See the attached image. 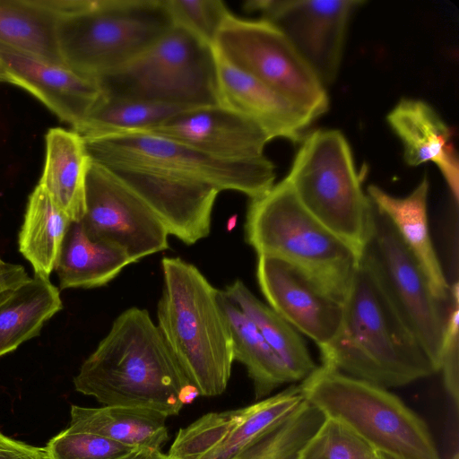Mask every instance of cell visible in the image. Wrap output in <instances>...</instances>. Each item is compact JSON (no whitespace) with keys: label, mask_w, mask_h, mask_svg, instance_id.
<instances>
[{"label":"cell","mask_w":459,"mask_h":459,"mask_svg":"<svg viewBox=\"0 0 459 459\" xmlns=\"http://www.w3.org/2000/svg\"><path fill=\"white\" fill-rule=\"evenodd\" d=\"M370 203L359 258L438 372L452 300L447 304L436 296L421 265L394 224Z\"/></svg>","instance_id":"obj_9"},{"label":"cell","mask_w":459,"mask_h":459,"mask_svg":"<svg viewBox=\"0 0 459 459\" xmlns=\"http://www.w3.org/2000/svg\"><path fill=\"white\" fill-rule=\"evenodd\" d=\"M429 180L424 177L404 197L394 196L376 185L368 186L367 195L373 204L391 221L419 261L436 296L441 301L450 304L451 286L435 251L429 229Z\"/></svg>","instance_id":"obj_21"},{"label":"cell","mask_w":459,"mask_h":459,"mask_svg":"<svg viewBox=\"0 0 459 459\" xmlns=\"http://www.w3.org/2000/svg\"><path fill=\"white\" fill-rule=\"evenodd\" d=\"M362 0H248L243 8L257 12L287 38L325 87L337 78L351 19Z\"/></svg>","instance_id":"obj_13"},{"label":"cell","mask_w":459,"mask_h":459,"mask_svg":"<svg viewBox=\"0 0 459 459\" xmlns=\"http://www.w3.org/2000/svg\"><path fill=\"white\" fill-rule=\"evenodd\" d=\"M161 270L157 326L199 394H221L228 386L234 357L221 290L180 257H163Z\"/></svg>","instance_id":"obj_3"},{"label":"cell","mask_w":459,"mask_h":459,"mask_svg":"<svg viewBox=\"0 0 459 459\" xmlns=\"http://www.w3.org/2000/svg\"><path fill=\"white\" fill-rule=\"evenodd\" d=\"M73 382L102 405L151 409L167 417L200 395L149 312L137 307L114 320Z\"/></svg>","instance_id":"obj_1"},{"label":"cell","mask_w":459,"mask_h":459,"mask_svg":"<svg viewBox=\"0 0 459 459\" xmlns=\"http://www.w3.org/2000/svg\"><path fill=\"white\" fill-rule=\"evenodd\" d=\"M107 169L150 206L169 235L193 245L210 234L212 213L220 193L213 186L154 169Z\"/></svg>","instance_id":"obj_16"},{"label":"cell","mask_w":459,"mask_h":459,"mask_svg":"<svg viewBox=\"0 0 459 459\" xmlns=\"http://www.w3.org/2000/svg\"><path fill=\"white\" fill-rule=\"evenodd\" d=\"M0 67L7 82L29 91L74 131L79 129L103 96L97 79L2 46Z\"/></svg>","instance_id":"obj_18"},{"label":"cell","mask_w":459,"mask_h":459,"mask_svg":"<svg viewBox=\"0 0 459 459\" xmlns=\"http://www.w3.org/2000/svg\"><path fill=\"white\" fill-rule=\"evenodd\" d=\"M187 107L104 95L75 132L82 138L146 131L188 109Z\"/></svg>","instance_id":"obj_30"},{"label":"cell","mask_w":459,"mask_h":459,"mask_svg":"<svg viewBox=\"0 0 459 459\" xmlns=\"http://www.w3.org/2000/svg\"><path fill=\"white\" fill-rule=\"evenodd\" d=\"M256 279L269 306L319 350L335 339L343 296L303 268L273 256L258 255Z\"/></svg>","instance_id":"obj_15"},{"label":"cell","mask_w":459,"mask_h":459,"mask_svg":"<svg viewBox=\"0 0 459 459\" xmlns=\"http://www.w3.org/2000/svg\"><path fill=\"white\" fill-rule=\"evenodd\" d=\"M220 300L230 328L234 360L246 368L255 400L266 398L277 387L291 383L283 364L255 324L224 290H221Z\"/></svg>","instance_id":"obj_29"},{"label":"cell","mask_w":459,"mask_h":459,"mask_svg":"<svg viewBox=\"0 0 459 459\" xmlns=\"http://www.w3.org/2000/svg\"><path fill=\"white\" fill-rule=\"evenodd\" d=\"M452 304L439 359L438 372H442L445 389L454 403L459 407V286L455 281L451 286Z\"/></svg>","instance_id":"obj_35"},{"label":"cell","mask_w":459,"mask_h":459,"mask_svg":"<svg viewBox=\"0 0 459 459\" xmlns=\"http://www.w3.org/2000/svg\"><path fill=\"white\" fill-rule=\"evenodd\" d=\"M386 119L403 143L405 162L413 167L434 163L458 203L459 160L453 132L436 109L422 100L403 98Z\"/></svg>","instance_id":"obj_20"},{"label":"cell","mask_w":459,"mask_h":459,"mask_svg":"<svg viewBox=\"0 0 459 459\" xmlns=\"http://www.w3.org/2000/svg\"><path fill=\"white\" fill-rule=\"evenodd\" d=\"M377 451L340 420L325 417L298 459H376Z\"/></svg>","instance_id":"obj_32"},{"label":"cell","mask_w":459,"mask_h":459,"mask_svg":"<svg viewBox=\"0 0 459 459\" xmlns=\"http://www.w3.org/2000/svg\"><path fill=\"white\" fill-rule=\"evenodd\" d=\"M172 26L165 0H64L58 50L65 66L98 80L134 59Z\"/></svg>","instance_id":"obj_4"},{"label":"cell","mask_w":459,"mask_h":459,"mask_svg":"<svg viewBox=\"0 0 459 459\" xmlns=\"http://www.w3.org/2000/svg\"><path fill=\"white\" fill-rule=\"evenodd\" d=\"M63 308L59 289L35 275L0 295V357L38 336Z\"/></svg>","instance_id":"obj_23"},{"label":"cell","mask_w":459,"mask_h":459,"mask_svg":"<svg viewBox=\"0 0 459 459\" xmlns=\"http://www.w3.org/2000/svg\"><path fill=\"white\" fill-rule=\"evenodd\" d=\"M214 50L306 112L313 120L329 109V97L287 38L269 22L230 12L215 38Z\"/></svg>","instance_id":"obj_11"},{"label":"cell","mask_w":459,"mask_h":459,"mask_svg":"<svg viewBox=\"0 0 459 459\" xmlns=\"http://www.w3.org/2000/svg\"><path fill=\"white\" fill-rule=\"evenodd\" d=\"M119 459H173L169 454H164L161 449L150 447H136Z\"/></svg>","instance_id":"obj_37"},{"label":"cell","mask_w":459,"mask_h":459,"mask_svg":"<svg viewBox=\"0 0 459 459\" xmlns=\"http://www.w3.org/2000/svg\"><path fill=\"white\" fill-rule=\"evenodd\" d=\"M98 81L109 98L217 105L213 47L175 25L134 59Z\"/></svg>","instance_id":"obj_8"},{"label":"cell","mask_w":459,"mask_h":459,"mask_svg":"<svg viewBox=\"0 0 459 459\" xmlns=\"http://www.w3.org/2000/svg\"><path fill=\"white\" fill-rule=\"evenodd\" d=\"M83 140L91 160L108 169H154L207 184L220 192L237 191L250 199L264 195L274 185V165L266 157L250 161L223 160L143 131Z\"/></svg>","instance_id":"obj_10"},{"label":"cell","mask_w":459,"mask_h":459,"mask_svg":"<svg viewBox=\"0 0 459 459\" xmlns=\"http://www.w3.org/2000/svg\"><path fill=\"white\" fill-rule=\"evenodd\" d=\"M72 221L37 185L30 193L18 235V248L34 274L49 279Z\"/></svg>","instance_id":"obj_28"},{"label":"cell","mask_w":459,"mask_h":459,"mask_svg":"<svg viewBox=\"0 0 459 459\" xmlns=\"http://www.w3.org/2000/svg\"><path fill=\"white\" fill-rule=\"evenodd\" d=\"M44 169L38 185L72 221L79 222L85 210V184L91 157L77 132L50 128L46 136Z\"/></svg>","instance_id":"obj_22"},{"label":"cell","mask_w":459,"mask_h":459,"mask_svg":"<svg viewBox=\"0 0 459 459\" xmlns=\"http://www.w3.org/2000/svg\"><path fill=\"white\" fill-rule=\"evenodd\" d=\"M136 447L67 428L45 446L48 459H119Z\"/></svg>","instance_id":"obj_34"},{"label":"cell","mask_w":459,"mask_h":459,"mask_svg":"<svg viewBox=\"0 0 459 459\" xmlns=\"http://www.w3.org/2000/svg\"><path fill=\"white\" fill-rule=\"evenodd\" d=\"M376 459H392V458H390L389 456H387L382 453L377 452Z\"/></svg>","instance_id":"obj_40"},{"label":"cell","mask_w":459,"mask_h":459,"mask_svg":"<svg viewBox=\"0 0 459 459\" xmlns=\"http://www.w3.org/2000/svg\"><path fill=\"white\" fill-rule=\"evenodd\" d=\"M244 229L257 256L296 264L345 297L359 254L307 211L285 178L250 199Z\"/></svg>","instance_id":"obj_6"},{"label":"cell","mask_w":459,"mask_h":459,"mask_svg":"<svg viewBox=\"0 0 459 459\" xmlns=\"http://www.w3.org/2000/svg\"><path fill=\"white\" fill-rule=\"evenodd\" d=\"M324 419L325 415L305 400L289 418L257 437L232 459H298L299 450Z\"/></svg>","instance_id":"obj_31"},{"label":"cell","mask_w":459,"mask_h":459,"mask_svg":"<svg viewBox=\"0 0 459 459\" xmlns=\"http://www.w3.org/2000/svg\"><path fill=\"white\" fill-rule=\"evenodd\" d=\"M133 260L121 248L91 240L80 222L72 221L55 270L59 290L107 285Z\"/></svg>","instance_id":"obj_25"},{"label":"cell","mask_w":459,"mask_h":459,"mask_svg":"<svg viewBox=\"0 0 459 459\" xmlns=\"http://www.w3.org/2000/svg\"><path fill=\"white\" fill-rule=\"evenodd\" d=\"M143 132L175 140L206 155L230 161L264 158L265 145L273 140L253 120L218 104L188 109Z\"/></svg>","instance_id":"obj_17"},{"label":"cell","mask_w":459,"mask_h":459,"mask_svg":"<svg viewBox=\"0 0 459 459\" xmlns=\"http://www.w3.org/2000/svg\"><path fill=\"white\" fill-rule=\"evenodd\" d=\"M165 4L173 25L211 47L230 13L221 0H165Z\"/></svg>","instance_id":"obj_33"},{"label":"cell","mask_w":459,"mask_h":459,"mask_svg":"<svg viewBox=\"0 0 459 459\" xmlns=\"http://www.w3.org/2000/svg\"><path fill=\"white\" fill-rule=\"evenodd\" d=\"M305 401L300 385L248 406L206 413L179 429L173 459H232L250 442L289 418Z\"/></svg>","instance_id":"obj_14"},{"label":"cell","mask_w":459,"mask_h":459,"mask_svg":"<svg viewBox=\"0 0 459 459\" xmlns=\"http://www.w3.org/2000/svg\"><path fill=\"white\" fill-rule=\"evenodd\" d=\"M306 401L392 459H441L426 422L387 388L325 366L300 383Z\"/></svg>","instance_id":"obj_5"},{"label":"cell","mask_w":459,"mask_h":459,"mask_svg":"<svg viewBox=\"0 0 459 459\" xmlns=\"http://www.w3.org/2000/svg\"><path fill=\"white\" fill-rule=\"evenodd\" d=\"M224 291L255 324L283 364L291 383L303 381L317 368L300 333L256 298L241 280L234 281Z\"/></svg>","instance_id":"obj_27"},{"label":"cell","mask_w":459,"mask_h":459,"mask_svg":"<svg viewBox=\"0 0 459 459\" xmlns=\"http://www.w3.org/2000/svg\"><path fill=\"white\" fill-rule=\"evenodd\" d=\"M0 82H7L6 75L1 67H0Z\"/></svg>","instance_id":"obj_39"},{"label":"cell","mask_w":459,"mask_h":459,"mask_svg":"<svg viewBox=\"0 0 459 459\" xmlns=\"http://www.w3.org/2000/svg\"><path fill=\"white\" fill-rule=\"evenodd\" d=\"M69 428L133 447L161 449L169 439L163 413L145 408L71 406Z\"/></svg>","instance_id":"obj_26"},{"label":"cell","mask_w":459,"mask_h":459,"mask_svg":"<svg viewBox=\"0 0 459 459\" xmlns=\"http://www.w3.org/2000/svg\"><path fill=\"white\" fill-rule=\"evenodd\" d=\"M79 222L91 240L121 248L134 263L169 248V234L156 213L114 173L93 160Z\"/></svg>","instance_id":"obj_12"},{"label":"cell","mask_w":459,"mask_h":459,"mask_svg":"<svg viewBox=\"0 0 459 459\" xmlns=\"http://www.w3.org/2000/svg\"><path fill=\"white\" fill-rule=\"evenodd\" d=\"M13 264L5 263L0 258V273L7 270Z\"/></svg>","instance_id":"obj_38"},{"label":"cell","mask_w":459,"mask_h":459,"mask_svg":"<svg viewBox=\"0 0 459 459\" xmlns=\"http://www.w3.org/2000/svg\"><path fill=\"white\" fill-rule=\"evenodd\" d=\"M320 354L322 366L387 389L437 373L359 258L345 293L341 329Z\"/></svg>","instance_id":"obj_2"},{"label":"cell","mask_w":459,"mask_h":459,"mask_svg":"<svg viewBox=\"0 0 459 459\" xmlns=\"http://www.w3.org/2000/svg\"><path fill=\"white\" fill-rule=\"evenodd\" d=\"M58 0H0V46L64 65L56 24Z\"/></svg>","instance_id":"obj_24"},{"label":"cell","mask_w":459,"mask_h":459,"mask_svg":"<svg viewBox=\"0 0 459 459\" xmlns=\"http://www.w3.org/2000/svg\"><path fill=\"white\" fill-rule=\"evenodd\" d=\"M214 53L217 104L253 120L272 139L301 142L314 120L267 85L231 65L215 50Z\"/></svg>","instance_id":"obj_19"},{"label":"cell","mask_w":459,"mask_h":459,"mask_svg":"<svg viewBox=\"0 0 459 459\" xmlns=\"http://www.w3.org/2000/svg\"><path fill=\"white\" fill-rule=\"evenodd\" d=\"M0 459H48L45 447L34 446L0 432Z\"/></svg>","instance_id":"obj_36"},{"label":"cell","mask_w":459,"mask_h":459,"mask_svg":"<svg viewBox=\"0 0 459 459\" xmlns=\"http://www.w3.org/2000/svg\"><path fill=\"white\" fill-rule=\"evenodd\" d=\"M284 178L307 211L359 255L370 199L342 132L318 129L300 142Z\"/></svg>","instance_id":"obj_7"},{"label":"cell","mask_w":459,"mask_h":459,"mask_svg":"<svg viewBox=\"0 0 459 459\" xmlns=\"http://www.w3.org/2000/svg\"><path fill=\"white\" fill-rule=\"evenodd\" d=\"M451 459H459V453L456 451V452L453 455V456H452V458H451Z\"/></svg>","instance_id":"obj_41"}]
</instances>
